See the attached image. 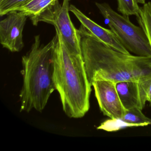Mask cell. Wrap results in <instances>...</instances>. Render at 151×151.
Instances as JSON below:
<instances>
[{
	"instance_id": "1",
	"label": "cell",
	"mask_w": 151,
	"mask_h": 151,
	"mask_svg": "<svg viewBox=\"0 0 151 151\" xmlns=\"http://www.w3.org/2000/svg\"><path fill=\"white\" fill-rule=\"evenodd\" d=\"M79 31L82 55L91 86L96 80L116 83L151 75V57L123 53L100 42L81 26Z\"/></svg>"
},
{
	"instance_id": "5",
	"label": "cell",
	"mask_w": 151,
	"mask_h": 151,
	"mask_svg": "<svg viewBox=\"0 0 151 151\" xmlns=\"http://www.w3.org/2000/svg\"><path fill=\"white\" fill-rule=\"evenodd\" d=\"M70 1L63 0L60 4L57 0L40 16L38 22L54 25L60 32L70 52L73 55L83 56L79 29H76L73 24L69 13Z\"/></svg>"
},
{
	"instance_id": "15",
	"label": "cell",
	"mask_w": 151,
	"mask_h": 151,
	"mask_svg": "<svg viewBox=\"0 0 151 151\" xmlns=\"http://www.w3.org/2000/svg\"><path fill=\"white\" fill-rule=\"evenodd\" d=\"M29 0H2L0 1V16L8 14L11 12L17 11Z\"/></svg>"
},
{
	"instance_id": "4",
	"label": "cell",
	"mask_w": 151,
	"mask_h": 151,
	"mask_svg": "<svg viewBox=\"0 0 151 151\" xmlns=\"http://www.w3.org/2000/svg\"><path fill=\"white\" fill-rule=\"evenodd\" d=\"M95 5L109 21L110 30L129 52L138 56L151 57V46L141 27L133 24L129 16L116 13L108 3L96 2Z\"/></svg>"
},
{
	"instance_id": "13",
	"label": "cell",
	"mask_w": 151,
	"mask_h": 151,
	"mask_svg": "<svg viewBox=\"0 0 151 151\" xmlns=\"http://www.w3.org/2000/svg\"><path fill=\"white\" fill-rule=\"evenodd\" d=\"M137 86L140 103L144 109L147 101L149 102L151 100V75L139 78Z\"/></svg>"
},
{
	"instance_id": "12",
	"label": "cell",
	"mask_w": 151,
	"mask_h": 151,
	"mask_svg": "<svg viewBox=\"0 0 151 151\" xmlns=\"http://www.w3.org/2000/svg\"><path fill=\"white\" fill-rule=\"evenodd\" d=\"M137 20L140 27L144 30L151 48V1L145 3L140 7Z\"/></svg>"
},
{
	"instance_id": "17",
	"label": "cell",
	"mask_w": 151,
	"mask_h": 151,
	"mask_svg": "<svg viewBox=\"0 0 151 151\" xmlns=\"http://www.w3.org/2000/svg\"><path fill=\"white\" fill-rule=\"evenodd\" d=\"M149 106H150L151 107V100H150V101H149Z\"/></svg>"
},
{
	"instance_id": "7",
	"label": "cell",
	"mask_w": 151,
	"mask_h": 151,
	"mask_svg": "<svg viewBox=\"0 0 151 151\" xmlns=\"http://www.w3.org/2000/svg\"><path fill=\"white\" fill-rule=\"evenodd\" d=\"M0 22V41L10 52H19L24 46L23 32L28 17L19 11L8 14Z\"/></svg>"
},
{
	"instance_id": "9",
	"label": "cell",
	"mask_w": 151,
	"mask_h": 151,
	"mask_svg": "<svg viewBox=\"0 0 151 151\" xmlns=\"http://www.w3.org/2000/svg\"><path fill=\"white\" fill-rule=\"evenodd\" d=\"M116 87L120 99L125 109L138 108L143 109L140 103L137 81H124L116 83Z\"/></svg>"
},
{
	"instance_id": "10",
	"label": "cell",
	"mask_w": 151,
	"mask_h": 151,
	"mask_svg": "<svg viewBox=\"0 0 151 151\" xmlns=\"http://www.w3.org/2000/svg\"><path fill=\"white\" fill-rule=\"evenodd\" d=\"M57 0H29L26 3L19 8V11L29 17L32 24L37 26L40 16L53 5Z\"/></svg>"
},
{
	"instance_id": "3",
	"label": "cell",
	"mask_w": 151,
	"mask_h": 151,
	"mask_svg": "<svg viewBox=\"0 0 151 151\" xmlns=\"http://www.w3.org/2000/svg\"><path fill=\"white\" fill-rule=\"evenodd\" d=\"M40 43L39 35L35 36L30 50L22 58L21 112L29 113L33 109L42 112L56 90L52 62L54 39L46 45Z\"/></svg>"
},
{
	"instance_id": "2",
	"label": "cell",
	"mask_w": 151,
	"mask_h": 151,
	"mask_svg": "<svg viewBox=\"0 0 151 151\" xmlns=\"http://www.w3.org/2000/svg\"><path fill=\"white\" fill-rule=\"evenodd\" d=\"M52 62L53 79L63 111L70 118H82L90 109L91 85L82 56L71 54L55 29Z\"/></svg>"
},
{
	"instance_id": "11",
	"label": "cell",
	"mask_w": 151,
	"mask_h": 151,
	"mask_svg": "<svg viewBox=\"0 0 151 151\" xmlns=\"http://www.w3.org/2000/svg\"><path fill=\"white\" fill-rule=\"evenodd\" d=\"M121 120L132 127L145 126L151 124V119L147 117L138 108L126 109Z\"/></svg>"
},
{
	"instance_id": "18",
	"label": "cell",
	"mask_w": 151,
	"mask_h": 151,
	"mask_svg": "<svg viewBox=\"0 0 151 151\" xmlns=\"http://www.w3.org/2000/svg\"><path fill=\"white\" fill-rule=\"evenodd\" d=\"M2 1V0H0V1Z\"/></svg>"
},
{
	"instance_id": "6",
	"label": "cell",
	"mask_w": 151,
	"mask_h": 151,
	"mask_svg": "<svg viewBox=\"0 0 151 151\" xmlns=\"http://www.w3.org/2000/svg\"><path fill=\"white\" fill-rule=\"evenodd\" d=\"M100 109L104 115L111 119H121L125 113V108L120 99L116 83L98 80L92 83Z\"/></svg>"
},
{
	"instance_id": "16",
	"label": "cell",
	"mask_w": 151,
	"mask_h": 151,
	"mask_svg": "<svg viewBox=\"0 0 151 151\" xmlns=\"http://www.w3.org/2000/svg\"><path fill=\"white\" fill-rule=\"evenodd\" d=\"M138 3H140V4H145V0H136Z\"/></svg>"
},
{
	"instance_id": "8",
	"label": "cell",
	"mask_w": 151,
	"mask_h": 151,
	"mask_svg": "<svg viewBox=\"0 0 151 151\" xmlns=\"http://www.w3.org/2000/svg\"><path fill=\"white\" fill-rule=\"evenodd\" d=\"M69 11L76 16L80 22L81 26L93 37L114 50L127 54H130L111 30L105 29L97 24L74 5L70 6Z\"/></svg>"
},
{
	"instance_id": "14",
	"label": "cell",
	"mask_w": 151,
	"mask_h": 151,
	"mask_svg": "<svg viewBox=\"0 0 151 151\" xmlns=\"http://www.w3.org/2000/svg\"><path fill=\"white\" fill-rule=\"evenodd\" d=\"M118 12L124 16H137L140 7L136 0H117Z\"/></svg>"
}]
</instances>
